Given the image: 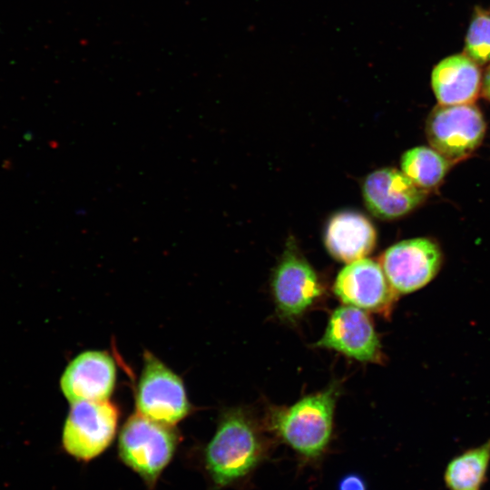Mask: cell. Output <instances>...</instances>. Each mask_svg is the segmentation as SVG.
I'll return each mask as SVG.
<instances>
[{"instance_id": "obj_1", "label": "cell", "mask_w": 490, "mask_h": 490, "mask_svg": "<svg viewBox=\"0 0 490 490\" xmlns=\"http://www.w3.org/2000/svg\"><path fill=\"white\" fill-rule=\"evenodd\" d=\"M269 442L247 409L225 411L203 452V466L213 489L220 490L245 479L261 463Z\"/></svg>"}, {"instance_id": "obj_2", "label": "cell", "mask_w": 490, "mask_h": 490, "mask_svg": "<svg viewBox=\"0 0 490 490\" xmlns=\"http://www.w3.org/2000/svg\"><path fill=\"white\" fill-rule=\"evenodd\" d=\"M340 393L341 387L336 381L290 406H270L264 426L303 460L316 461L329 446Z\"/></svg>"}, {"instance_id": "obj_3", "label": "cell", "mask_w": 490, "mask_h": 490, "mask_svg": "<svg viewBox=\"0 0 490 490\" xmlns=\"http://www.w3.org/2000/svg\"><path fill=\"white\" fill-rule=\"evenodd\" d=\"M172 426L140 413L131 416L122 427L118 453L122 463L152 489L172 459L178 436Z\"/></svg>"}, {"instance_id": "obj_4", "label": "cell", "mask_w": 490, "mask_h": 490, "mask_svg": "<svg viewBox=\"0 0 490 490\" xmlns=\"http://www.w3.org/2000/svg\"><path fill=\"white\" fill-rule=\"evenodd\" d=\"M270 291L278 316L289 323L299 320L326 295V288L315 270L289 243L273 270Z\"/></svg>"}, {"instance_id": "obj_5", "label": "cell", "mask_w": 490, "mask_h": 490, "mask_svg": "<svg viewBox=\"0 0 490 490\" xmlns=\"http://www.w3.org/2000/svg\"><path fill=\"white\" fill-rule=\"evenodd\" d=\"M485 131V118L475 103L437 104L426 122L431 147L453 163L469 157L480 146Z\"/></svg>"}, {"instance_id": "obj_6", "label": "cell", "mask_w": 490, "mask_h": 490, "mask_svg": "<svg viewBox=\"0 0 490 490\" xmlns=\"http://www.w3.org/2000/svg\"><path fill=\"white\" fill-rule=\"evenodd\" d=\"M118 417L117 407L108 399L72 404L63 431L64 450L83 462L99 456L115 436Z\"/></svg>"}, {"instance_id": "obj_7", "label": "cell", "mask_w": 490, "mask_h": 490, "mask_svg": "<svg viewBox=\"0 0 490 490\" xmlns=\"http://www.w3.org/2000/svg\"><path fill=\"white\" fill-rule=\"evenodd\" d=\"M443 253L428 238L401 240L387 249L379 264L396 292L408 294L427 285L439 272Z\"/></svg>"}, {"instance_id": "obj_8", "label": "cell", "mask_w": 490, "mask_h": 490, "mask_svg": "<svg viewBox=\"0 0 490 490\" xmlns=\"http://www.w3.org/2000/svg\"><path fill=\"white\" fill-rule=\"evenodd\" d=\"M136 407L142 416L169 426L181 421L190 410L181 378L150 353L144 356Z\"/></svg>"}, {"instance_id": "obj_9", "label": "cell", "mask_w": 490, "mask_h": 490, "mask_svg": "<svg viewBox=\"0 0 490 490\" xmlns=\"http://www.w3.org/2000/svg\"><path fill=\"white\" fill-rule=\"evenodd\" d=\"M316 348L332 349L363 363L385 360L381 342L369 315L353 306L335 309Z\"/></svg>"}, {"instance_id": "obj_10", "label": "cell", "mask_w": 490, "mask_h": 490, "mask_svg": "<svg viewBox=\"0 0 490 490\" xmlns=\"http://www.w3.org/2000/svg\"><path fill=\"white\" fill-rule=\"evenodd\" d=\"M333 292L345 305L385 318L390 316L399 296L379 262L366 258L348 263L339 271Z\"/></svg>"}, {"instance_id": "obj_11", "label": "cell", "mask_w": 490, "mask_h": 490, "mask_svg": "<svg viewBox=\"0 0 490 490\" xmlns=\"http://www.w3.org/2000/svg\"><path fill=\"white\" fill-rule=\"evenodd\" d=\"M363 197L376 217L393 220L414 211L426 200L427 191L417 187L402 171L384 168L370 173L363 183Z\"/></svg>"}, {"instance_id": "obj_12", "label": "cell", "mask_w": 490, "mask_h": 490, "mask_svg": "<svg viewBox=\"0 0 490 490\" xmlns=\"http://www.w3.org/2000/svg\"><path fill=\"white\" fill-rule=\"evenodd\" d=\"M116 377L113 359L103 351H85L74 358L61 378V388L72 403L106 400Z\"/></svg>"}, {"instance_id": "obj_13", "label": "cell", "mask_w": 490, "mask_h": 490, "mask_svg": "<svg viewBox=\"0 0 490 490\" xmlns=\"http://www.w3.org/2000/svg\"><path fill=\"white\" fill-rule=\"evenodd\" d=\"M480 65L465 53L445 57L431 73V86L441 105L475 103L481 94Z\"/></svg>"}, {"instance_id": "obj_14", "label": "cell", "mask_w": 490, "mask_h": 490, "mask_svg": "<svg viewBox=\"0 0 490 490\" xmlns=\"http://www.w3.org/2000/svg\"><path fill=\"white\" fill-rule=\"evenodd\" d=\"M376 230L363 215L342 211L328 224L325 245L338 261L350 263L367 257L375 247Z\"/></svg>"}, {"instance_id": "obj_15", "label": "cell", "mask_w": 490, "mask_h": 490, "mask_svg": "<svg viewBox=\"0 0 490 490\" xmlns=\"http://www.w3.org/2000/svg\"><path fill=\"white\" fill-rule=\"evenodd\" d=\"M490 464V438L479 446L454 457L446 466L444 479L451 490H473L484 483Z\"/></svg>"}, {"instance_id": "obj_16", "label": "cell", "mask_w": 490, "mask_h": 490, "mask_svg": "<svg viewBox=\"0 0 490 490\" xmlns=\"http://www.w3.org/2000/svg\"><path fill=\"white\" fill-rule=\"evenodd\" d=\"M454 163L432 147L418 146L401 158V171L419 188L429 191L438 186Z\"/></svg>"}, {"instance_id": "obj_17", "label": "cell", "mask_w": 490, "mask_h": 490, "mask_svg": "<svg viewBox=\"0 0 490 490\" xmlns=\"http://www.w3.org/2000/svg\"><path fill=\"white\" fill-rule=\"evenodd\" d=\"M464 53L479 65L490 63V11L475 8L465 38Z\"/></svg>"}, {"instance_id": "obj_18", "label": "cell", "mask_w": 490, "mask_h": 490, "mask_svg": "<svg viewBox=\"0 0 490 490\" xmlns=\"http://www.w3.org/2000/svg\"><path fill=\"white\" fill-rule=\"evenodd\" d=\"M338 490H367V485L360 475L349 474L339 481Z\"/></svg>"}, {"instance_id": "obj_19", "label": "cell", "mask_w": 490, "mask_h": 490, "mask_svg": "<svg viewBox=\"0 0 490 490\" xmlns=\"http://www.w3.org/2000/svg\"><path fill=\"white\" fill-rule=\"evenodd\" d=\"M481 94L490 102V64L486 67L482 76Z\"/></svg>"}, {"instance_id": "obj_20", "label": "cell", "mask_w": 490, "mask_h": 490, "mask_svg": "<svg viewBox=\"0 0 490 490\" xmlns=\"http://www.w3.org/2000/svg\"><path fill=\"white\" fill-rule=\"evenodd\" d=\"M473 490H478V489H473Z\"/></svg>"}]
</instances>
